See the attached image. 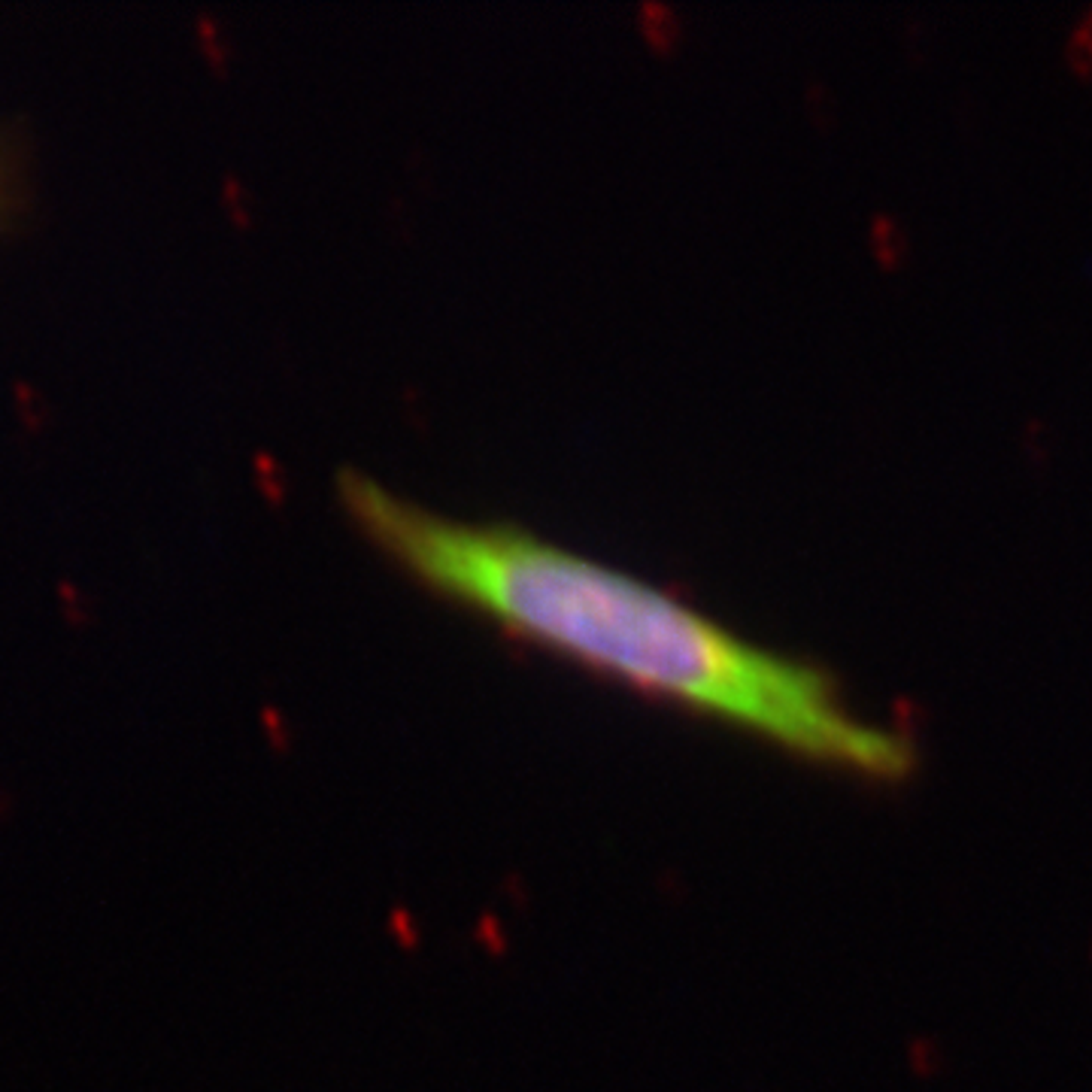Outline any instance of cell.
Wrapping results in <instances>:
<instances>
[{
	"mask_svg": "<svg viewBox=\"0 0 1092 1092\" xmlns=\"http://www.w3.org/2000/svg\"><path fill=\"white\" fill-rule=\"evenodd\" d=\"M350 520L413 580L643 695L835 768L898 774L908 753L859 722L829 680L667 592L516 525L458 522L340 473Z\"/></svg>",
	"mask_w": 1092,
	"mask_h": 1092,
	"instance_id": "cell-1",
	"label": "cell"
},
{
	"mask_svg": "<svg viewBox=\"0 0 1092 1092\" xmlns=\"http://www.w3.org/2000/svg\"><path fill=\"white\" fill-rule=\"evenodd\" d=\"M28 146L22 131L0 122V228L22 213L28 198Z\"/></svg>",
	"mask_w": 1092,
	"mask_h": 1092,
	"instance_id": "cell-2",
	"label": "cell"
}]
</instances>
